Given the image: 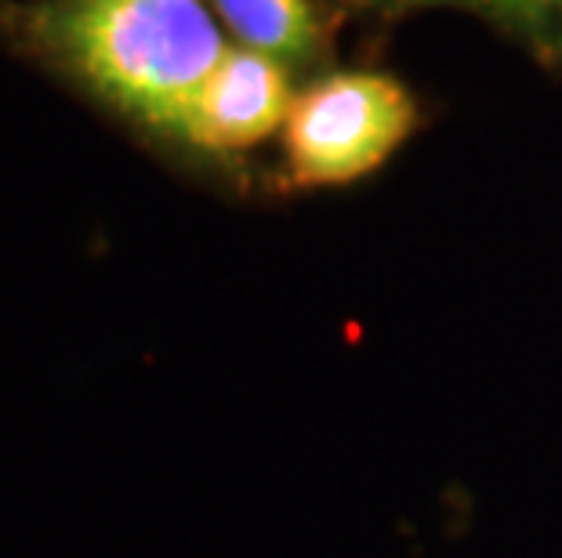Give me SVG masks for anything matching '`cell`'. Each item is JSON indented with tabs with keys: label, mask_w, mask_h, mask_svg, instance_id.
<instances>
[{
	"label": "cell",
	"mask_w": 562,
	"mask_h": 558,
	"mask_svg": "<svg viewBox=\"0 0 562 558\" xmlns=\"http://www.w3.org/2000/svg\"><path fill=\"white\" fill-rule=\"evenodd\" d=\"M417 124L400 80L334 73L297 94L283 124L286 174L302 189L360 182L396 152Z\"/></svg>",
	"instance_id": "7a4b0ae2"
},
{
	"label": "cell",
	"mask_w": 562,
	"mask_h": 558,
	"mask_svg": "<svg viewBox=\"0 0 562 558\" xmlns=\"http://www.w3.org/2000/svg\"><path fill=\"white\" fill-rule=\"evenodd\" d=\"M15 30L116 113L167 138L233 47L207 0H44L19 11Z\"/></svg>",
	"instance_id": "6da1fadb"
},
{
	"label": "cell",
	"mask_w": 562,
	"mask_h": 558,
	"mask_svg": "<svg viewBox=\"0 0 562 558\" xmlns=\"http://www.w3.org/2000/svg\"><path fill=\"white\" fill-rule=\"evenodd\" d=\"M559 30H562V22H559Z\"/></svg>",
	"instance_id": "8992f818"
},
{
	"label": "cell",
	"mask_w": 562,
	"mask_h": 558,
	"mask_svg": "<svg viewBox=\"0 0 562 558\" xmlns=\"http://www.w3.org/2000/svg\"><path fill=\"white\" fill-rule=\"evenodd\" d=\"M222 30L247 52L305 66L319 52V19L308 0H211Z\"/></svg>",
	"instance_id": "277c9868"
},
{
	"label": "cell",
	"mask_w": 562,
	"mask_h": 558,
	"mask_svg": "<svg viewBox=\"0 0 562 558\" xmlns=\"http://www.w3.org/2000/svg\"><path fill=\"white\" fill-rule=\"evenodd\" d=\"M291 105L294 94L286 66L236 44L189 102L175 141L214 157L255 149L258 141L283 130Z\"/></svg>",
	"instance_id": "3957f363"
},
{
	"label": "cell",
	"mask_w": 562,
	"mask_h": 558,
	"mask_svg": "<svg viewBox=\"0 0 562 558\" xmlns=\"http://www.w3.org/2000/svg\"><path fill=\"white\" fill-rule=\"evenodd\" d=\"M370 8L403 11V8H472L486 11L494 19H505L512 26H526L533 33L559 30L562 0H363Z\"/></svg>",
	"instance_id": "5b68a950"
}]
</instances>
